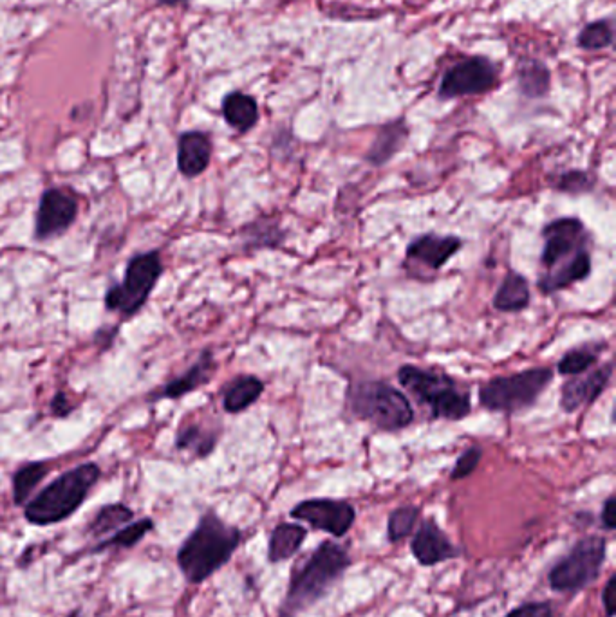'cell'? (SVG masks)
<instances>
[{"instance_id": "cell-39", "label": "cell", "mask_w": 616, "mask_h": 617, "mask_svg": "<svg viewBox=\"0 0 616 617\" xmlns=\"http://www.w3.org/2000/svg\"><path fill=\"white\" fill-rule=\"evenodd\" d=\"M280 617H293V616H288V614H284V612H280Z\"/></svg>"}, {"instance_id": "cell-6", "label": "cell", "mask_w": 616, "mask_h": 617, "mask_svg": "<svg viewBox=\"0 0 616 617\" xmlns=\"http://www.w3.org/2000/svg\"><path fill=\"white\" fill-rule=\"evenodd\" d=\"M349 406L358 419L385 432H398L414 421L411 401L385 381L356 383L349 392Z\"/></svg>"}, {"instance_id": "cell-19", "label": "cell", "mask_w": 616, "mask_h": 617, "mask_svg": "<svg viewBox=\"0 0 616 617\" xmlns=\"http://www.w3.org/2000/svg\"><path fill=\"white\" fill-rule=\"evenodd\" d=\"M528 305H530L528 280L523 275L510 271L495 293V309L501 311V313H519V311L526 309Z\"/></svg>"}, {"instance_id": "cell-5", "label": "cell", "mask_w": 616, "mask_h": 617, "mask_svg": "<svg viewBox=\"0 0 616 617\" xmlns=\"http://www.w3.org/2000/svg\"><path fill=\"white\" fill-rule=\"evenodd\" d=\"M398 381L421 405L429 406L430 414L436 419L461 421L472 410L470 397L459 387L456 379L441 374L438 370L403 365L402 369L398 370Z\"/></svg>"}, {"instance_id": "cell-9", "label": "cell", "mask_w": 616, "mask_h": 617, "mask_svg": "<svg viewBox=\"0 0 616 617\" xmlns=\"http://www.w3.org/2000/svg\"><path fill=\"white\" fill-rule=\"evenodd\" d=\"M163 273L158 251L141 253L129 260L122 284H116L107 291L105 305L109 311H118L125 316L138 313L147 304L152 289L158 284Z\"/></svg>"}, {"instance_id": "cell-26", "label": "cell", "mask_w": 616, "mask_h": 617, "mask_svg": "<svg viewBox=\"0 0 616 617\" xmlns=\"http://www.w3.org/2000/svg\"><path fill=\"white\" fill-rule=\"evenodd\" d=\"M152 529H154V522L150 518H141L138 522H131V524L125 525L120 531H116L111 538L102 540L89 553H102V551H107V549H118V547L120 549H132L134 545L140 544L141 540L149 535Z\"/></svg>"}, {"instance_id": "cell-13", "label": "cell", "mask_w": 616, "mask_h": 617, "mask_svg": "<svg viewBox=\"0 0 616 617\" xmlns=\"http://www.w3.org/2000/svg\"><path fill=\"white\" fill-rule=\"evenodd\" d=\"M411 553L423 567H434L458 558L459 549L432 518H427L414 533Z\"/></svg>"}, {"instance_id": "cell-38", "label": "cell", "mask_w": 616, "mask_h": 617, "mask_svg": "<svg viewBox=\"0 0 616 617\" xmlns=\"http://www.w3.org/2000/svg\"><path fill=\"white\" fill-rule=\"evenodd\" d=\"M80 616V612H78V610H76V612H73V614H71V616L69 617H78Z\"/></svg>"}, {"instance_id": "cell-1", "label": "cell", "mask_w": 616, "mask_h": 617, "mask_svg": "<svg viewBox=\"0 0 616 617\" xmlns=\"http://www.w3.org/2000/svg\"><path fill=\"white\" fill-rule=\"evenodd\" d=\"M542 273L537 286L544 295L562 291L591 275L589 233L577 217H562L542 228Z\"/></svg>"}, {"instance_id": "cell-23", "label": "cell", "mask_w": 616, "mask_h": 617, "mask_svg": "<svg viewBox=\"0 0 616 617\" xmlns=\"http://www.w3.org/2000/svg\"><path fill=\"white\" fill-rule=\"evenodd\" d=\"M132 518L134 511L131 507L125 504H109L94 515L93 522L87 527V533L96 540H102L105 536L114 535L125 525L131 524Z\"/></svg>"}, {"instance_id": "cell-21", "label": "cell", "mask_w": 616, "mask_h": 617, "mask_svg": "<svg viewBox=\"0 0 616 617\" xmlns=\"http://www.w3.org/2000/svg\"><path fill=\"white\" fill-rule=\"evenodd\" d=\"M407 127L403 121H394L380 130V134L374 139L373 147L369 148L367 161L374 166H382L391 161L392 157L400 152L405 139H407Z\"/></svg>"}, {"instance_id": "cell-35", "label": "cell", "mask_w": 616, "mask_h": 617, "mask_svg": "<svg viewBox=\"0 0 616 617\" xmlns=\"http://www.w3.org/2000/svg\"><path fill=\"white\" fill-rule=\"evenodd\" d=\"M600 522H602V527L606 529V531H615L616 527V498L609 497L606 502H604V506H602V511H600Z\"/></svg>"}, {"instance_id": "cell-25", "label": "cell", "mask_w": 616, "mask_h": 617, "mask_svg": "<svg viewBox=\"0 0 616 617\" xmlns=\"http://www.w3.org/2000/svg\"><path fill=\"white\" fill-rule=\"evenodd\" d=\"M49 473L46 462H29L13 475V502L15 506H26L31 493Z\"/></svg>"}, {"instance_id": "cell-2", "label": "cell", "mask_w": 616, "mask_h": 617, "mask_svg": "<svg viewBox=\"0 0 616 617\" xmlns=\"http://www.w3.org/2000/svg\"><path fill=\"white\" fill-rule=\"evenodd\" d=\"M241 540L243 535L235 525L226 524L217 513L208 511L179 547V571L188 583L199 585L232 560Z\"/></svg>"}, {"instance_id": "cell-20", "label": "cell", "mask_w": 616, "mask_h": 617, "mask_svg": "<svg viewBox=\"0 0 616 617\" xmlns=\"http://www.w3.org/2000/svg\"><path fill=\"white\" fill-rule=\"evenodd\" d=\"M223 116L230 127L248 132L259 121V107L255 98L248 94L230 93L223 100Z\"/></svg>"}, {"instance_id": "cell-32", "label": "cell", "mask_w": 616, "mask_h": 617, "mask_svg": "<svg viewBox=\"0 0 616 617\" xmlns=\"http://www.w3.org/2000/svg\"><path fill=\"white\" fill-rule=\"evenodd\" d=\"M595 185V179L586 172H580V170H571L566 174L560 175L559 188L562 192H568V194H584L589 192Z\"/></svg>"}, {"instance_id": "cell-36", "label": "cell", "mask_w": 616, "mask_h": 617, "mask_svg": "<svg viewBox=\"0 0 616 617\" xmlns=\"http://www.w3.org/2000/svg\"><path fill=\"white\" fill-rule=\"evenodd\" d=\"M51 408H53V414L58 415V417H66L73 412V405L69 403L66 394H62V392L56 394L53 403H51Z\"/></svg>"}, {"instance_id": "cell-18", "label": "cell", "mask_w": 616, "mask_h": 617, "mask_svg": "<svg viewBox=\"0 0 616 617\" xmlns=\"http://www.w3.org/2000/svg\"><path fill=\"white\" fill-rule=\"evenodd\" d=\"M306 538H308V531L302 525L288 524V522L277 525L270 535L268 562L280 563L291 560L295 554L299 553Z\"/></svg>"}, {"instance_id": "cell-28", "label": "cell", "mask_w": 616, "mask_h": 617, "mask_svg": "<svg viewBox=\"0 0 616 617\" xmlns=\"http://www.w3.org/2000/svg\"><path fill=\"white\" fill-rule=\"evenodd\" d=\"M420 520V509L414 506H403L394 509L387 520V538L391 544H398L412 535L414 525Z\"/></svg>"}, {"instance_id": "cell-30", "label": "cell", "mask_w": 616, "mask_h": 617, "mask_svg": "<svg viewBox=\"0 0 616 617\" xmlns=\"http://www.w3.org/2000/svg\"><path fill=\"white\" fill-rule=\"evenodd\" d=\"M613 44V28L607 20L591 22L580 31L579 46L586 51H600Z\"/></svg>"}, {"instance_id": "cell-10", "label": "cell", "mask_w": 616, "mask_h": 617, "mask_svg": "<svg viewBox=\"0 0 616 617\" xmlns=\"http://www.w3.org/2000/svg\"><path fill=\"white\" fill-rule=\"evenodd\" d=\"M291 518L306 522L315 531L342 538L349 533L356 520L355 507L346 500L333 498H309L291 509Z\"/></svg>"}, {"instance_id": "cell-33", "label": "cell", "mask_w": 616, "mask_h": 617, "mask_svg": "<svg viewBox=\"0 0 616 617\" xmlns=\"http://www.w3.org/2000/svg\"><path fill=\"white\" fill-rule=\"evenodd\" d=\"M506 617H555V610L548 601H530L510 610Z\"/></svg>"}, {"instance_id": "cell-37", "label": "cell", "mask_w": 616, "mask_h": 617, "mask_svg": "<svg viewBox=\"0 0 616 617\" xmlns=\"http://www.w3.org/2000/svg\"><path fill=\"white\" fill-rule=\"evenodd\" d=\"M163 4H179V2H185V0H159Z\"/></svg>"}, {"instance_id": "cell-34", "label": "cell", "mask_w": 616, "mask_h": 617, "mask_svg": "<svg viewBox=\"0 0 616 617\" xmlns=\"http://www.w3.org/2000/svg\"><path fill=\"white\" fill-rule=\"evenodd\" d=\"M602 605L607 617L615 616L616 612V574L609 576L606 587L602 590Z\"/></svg>"}, {"instance_id": "cell-11", "label": "cell", "mask_w": 616, "mask_h": 617, "mask_svg": "<svg viewBox=\"0 0 616 617\" xmlns=\"http://www.w3.org/2000/svg\"><path fill=\"white\" fill-rule=\"evenodd\" d=\"M495 83H497L495 65L488 58L474 56L454 65L443 76L439 85V98L452 100L461 96L488 93L494 89Z\"/></svg>"}, {"instance_id": "cell-3", "label": "cell", "mask_w": 616, "mask_h": 617, "mask_svg": "<svg viewBox=\"0 0 616 617\" xmlns=\"http://www.w3.org/2000/svg\"><path fill=\"white\" fill-rule=\"evenodd\" d=\"M351 563L346 547L331 540L322 542L309 554L306 562L291 572L290 589L280 612L295 616L297 612L313 607L320 599L326 598L329 589L344 576Z\"/></svg>"}, {"instance_id": "cell-12", "label": "cell", "mask_w": 616, "mask_h": 617, "mask_svg": "<svg viewBox=\"0 0 616 617\" xmlns=\"http://www.w3.org/2000/svg\"><path fill=\"white\" fill-rule=\"evenodd\" d=\"M76 215H78V204L75 197L56 188L47 190L38 204L35 237L38 240H47L62 235L73 226Z\"/></svg>"}, {"instance_id": "cell-4", "label": "cell", "mask_w": 616, "mask_h": 617, "mask_svg": "<svg viewBox=\"0 0 616 617\" xmlns=\"http://www.w3.org/2000/svg\"><path fill=\"white\" fill-rule=\"evenodd\" d=\"M102 477L100 468L89 462L69 470L53 480L37 497L29 500L24 516L31 525H55L75 515L82 507L89 491Z\"/></svg>"}, {"instance_id": "cell-22", "label": "cell", "mask_w": 616, "mask_h": 617, "mask_svg": "<svg viewBox=\"0 0 616 617\" xmlns=\"http://www.w3.org/2000/svg\"><path fill=\"white\" fill-rule=\"evenodd\" d=\"M264 383L255 376H241L230 383L223 397L224 410L228 414H241L262 396Z\"/></svg>"}, {"instance_id": "cell-14", "label": "cell", "mask_w": 616, "mask_h": 617, "mask_svg": "<svg viewBox=\"0 0 616 617\" xmlns=\"http://www.w3.org/2000/svg\"><path fill=\"white\" fill-rule=\"evenodd\" d=\"M613 363H607L604 367L591 372L588 378H575L566 381L562 385V396H560V406L564 412H577L580 406L595 403L602 392L606 390L609 381L613 378Z\"/></svg>"}, {"instance_id": "cell-27", "label": "cell", "mask_w": 616, "mask_h": 617, "mask_svg": "<svg viewBox=\"0 0 616 617\" xmlns=\"http://www.w3.org/2000/svg\"><path fill=\"white\" fill-rule=\"evenodd\" d=\"M602 349H604V343H589V345H582V347L566 352L564 358L557 365L559 374H562V376H580V374L588 372L591 367L597 365Z\"/></svg>"}, {"instance_id": "cell-15", "label": "cell", "mask_w": 616, "mask_h": 617, "mask_svg": "<svg viewBox=\"0 0 616 617\" xmlns=\"http://www.w3.org/2000/svg\"><path fill=\"white\" fill-rule=\"evenodd\" d=\"M461 239L456 235H436L427 233L418 239L412 240L407 248V258L418 262L429 269H441L450 258L461 249Z\"/></svg>"}, {"instance_id": "cell-8", "label": "cell", "mask_w": 616, "mask_h": 617, "mask_svg": "<svg viewBox=\"0 0 616 617\" xmlns=\"http://www.w3.org/2000/svg\"><path fill=\"white\" fill-rule=\"evenodd\" d=\"M607 554L604 536L589 535L580 538L570 553L562 556L551 567L548 583L555 592H580L593 585L600 576Z\"/></svg>"}, {"instance_id": "cell-31", "label": "cell", "mask_w": 616, "mask_h": 617, "mask_svg": "<svg viewBox=\"0 0 616 617\" xmlns=\"http://www.w3.org/2000/svg\"><path fill=\"white\" fill-rule=\"evenodd\" d=\"M481 457H483V450L481 448H477V446L467 448L465 452L459 455L458 461H456L454 468L450 471V479L463 480L470 477L476 471L477 466H479Z\"/></svg>"}, {"instance_id": "cell-16", "label": "cell", "mask_w": 616, "mask_h": 617, "mask_svg": "<svg viewBox=\"0 0 616 617\" xmlns=\"http://www.w3.org/2000/svg\"><path fill=\"white\" fill-rule=\"evenodd\" d=\"M212 159V141L203 132H185L178 143L179 172L185 177L203 174Z\"/></svg>"}, {"instance_id": "cell-24", "label": "cell", "mask_w": 616, "mask_h": 617, "mask_svg": "<svg viewBox=\"0 0 616 617\" xmlns=\"http://www.w3.org/2000/svg\"><path fill=\"white\" fill-rule=\"evenodd\" d=\"M550 71L537 60H524L517 67L519 89L526 98H542L550 91Z\"/></svg>"}, {"instance_id": "cell-7", "label": "cell", "mask_w": 616, "mask_h": 617, "mask_svg": "<svg viewBox=\"0 0 616 617\" xmlns=\"http://www.w3.org/2000/svg\"><path fill=\"white\" fill-rule=\"evenodd\" d=\"M551 379L553 370L546 367L490 379L479 388V403L490 412L515 414L535 405L542 392L550 387Z\"/></svg>"}, {"instance_id": "cell-17", "label": "cell", "mask_w": 616, "mask_h": 617, "mask_svg": "<svg viewBox=\"0 0 616 617\" xmlns=\"http://www.w3.org/2000/svg\"><path fill=\"white\" fill-rule=\"evenodd\" d=\"M214 370V354L206 350L183 376L172 379L167 387L159 390L158 396H154L152 399H179V397L187 396L188 392H194L201 385L208 383V379L212 378Z\"/></svg>"}, {"instance_id": "cell-29", "label": "cell", "mask_w": 616, "mask_h": 617, "mask_svg": "<svg viewBox=\"0 0 616 617\" xmlns=\"http://www.w3.org/2000/svg\"><path fill=\"white\" fill-rule=\"evenodd\" d=\"M215 443H217V439H215L214 433L205 432L203 428H199L196 424L181 428L178 439H176L178 450H190V452L196 453L197 457H206V455L214 452Z\"/></svg>"}]
</instances>
